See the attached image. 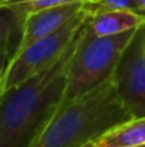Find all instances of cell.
<instances>
[{
	"label": "cell",
	"instance_id": "obj_1",
	"mask_svg": "<svg viewBox=\"0 0 145 147\" xmlns=\"http://www.w3.org/2000/svg\"><path fill=\"white\" fill-rule=\"evenodd\" d=\"M76 40L50 69L1 94L0 147H29L55 114L63 103Z\"/></svg>",
	"mask_w": 145,
	"mask_h": 147
},
{
	"label": "cell",
	"instance_id": "obj_2",
	"mask_svg": "<svg viewBox=\"0 0 145 147\" xmlns=\"http://www.w3.org/2000/svg\"><path fill=\"white\" fill-rule=\"evenodd\" d=\"M131 119L114 79L58 107L29 147H83Z\"/></svg>",
	"mask_w": 145,
	"mask_h": 147
},
{
	"label": "cell",
	"instance_id": "obj_3",
	"mask_svg": "<svg viewBox=\"0 0 145 147\" xmlns=\"http://www.w3.org/2000/svg\"><path fill=\"white\" fill-rule=\"evenodd\" d=\"M138 30L101 37L96 36L87 27L86 22L76 40V47L67 70L64 97L60 106L111 80L124 51Z\"/></svg>",
	"mask_w": 145,
	"mask_h": 147
},
{
	"label": "cell",
	"instance_id": "obj_4",
	"mask_svg": "<svg viewBox=\"0 0 145 147\" xmlns=\"http://www.w3.org/2000/svg\"><path fill=\"white\" fill-rule=\"evenodd\" d=\"M88 16L90 13L86 9L78 17L71 20L61 30L34 42L21 51L14 53L6 67L1 92L6 93L26 83L55 64L78 37Z\"/></svg>",
	"mask_w": 145,
	"mask_h": 147
},
{
	"label": "cell",
	"instance_id": "obj_5",
	"mask_svg": "<svg viewBox=\"0 0 145 147\" xmlns=\"http://www.w3.org/2000/svg\"><path fill=\"white\" fill-rule=\"evenodd\" d=\"M112 79L130 117H145V26L125 49Z\"/></svg>",
	"mask_w": 145,
	"mask_h": 147
},
{
	"label": "cell",
	"instance_id": "obj_6",
	"mask_svg": "<svg viewBox=\"0 0 145 147\" xmlns=\"http://www.w3.org/2000/svg\"><path fill=\"white\" fill-rule=\"evenodd\" d=\"M84 10H86V3H70L27 16L23 22L21 37L14 53L21 51L27 46L33 45L34 42L61 30L65 24L78 17Z\"/></svg>",
	"mask_w": 145,
	"mask_h": 147
},
{
	"label": "cell",
	"instance_id": "obj_7",
	"mask_svg": "<svg viewBox=\"0 0 145 147\" xmlns=\"http://www.w3.org/2000/svg\"><path fill=\"white\" fill-rule=\"evenodd\" d=\"M87 9V4H86ZM88 10V9H87ZM87 27L101 37L117 36L145 26V14L128 10H88Z\"/></svg>",
	"mask_w": 145,
	"mask_h": 147
},
{
	"label": "cell",
	"instance_id": "obj_8",
	"mask_svg": "<svg viewBox=\"0 0 145 147\" xmlns=\"http://www.w3.org/2000/svg\"><path fill=\"white\" fill-rule=\"evenodd\" d=\"M145 146V117H131L121 121L94 140V147Z\"/></svg>",
	"mask_w": 145,
	"mask_h": 147
},
{
	"label": "cell",
	"instance_id": "obj_9",
	"mask_svg": "<svg viewBox=\"0 0 145 147\" xmlns=\"http://www.w3.org/2000/svg\"><path fill=\"white\" fill-rule=\"evenodd\" d=\"M23 19L7 6H0V49L7 47L13 53L17 49L16 37L20 42Z\"/></svg>",
	"mask_w": 145,
	"mask_h": 147
},
{
	"label": "cell",
	"instance_id": "obj_10",
	"mask_svg": "<svg viewBox=\"0 0 145 147\" xmlns=\"http://www.w3.org/2000/svg\"><path fill=\"white\" fill-rule=\"evenodd\" d=\"M70 3H88V1L87 0H10L4 6L16 11L24 22V19L33 13H39L51 7L70 4Z\"/></svg>",
	"mask_w": 145,
	"mask_h": 147
},
{
	"label": "cell",
	"instance_id": "obj_11",
	"mask_svg": "<svg viewBox=\"0 0 145 147\" xmlns=\"http://www.w3.org/2000/svg\"><path fill=\"white\" fill-rule=\"evenodd\" d=\"M88 10H128L145 14L138 0H98L97 3H87Z\"/></svg>",
	"mask_w": 145,
	"mask_h": 147
},
{
	"label": "cell",
	"instance_id": "obj_12",
	"mask_svg": "<svg viewBox=\"0 0 145 147\" xmlns=\"http://www.w3.org/2000/svg\"><path fill=\"white\" fill-rule=\"evenodd\" d=\"M11 56H13V51L10 49H7V47H1V49H0V97H1V94H3L1 86H3L4 71H6V67H7V64H9Z\"/></svg>",
	"mask_w": 145,
	"mask_h": 147
},
{
	"label": "cell",
	"instance_id": "obj_13",
	"mask_svg": "<svg viewBox=\"0 0 145 147\" xmlns=\"http://www.w3.org/2000/svg\"><path fill=\"white\" fill-rule=\"evenodd\" d=\"M138 1H140V4H141V7H142V10L145 13V0H138Z\"/></svg>",
	"mask_w": 145,
	"mask_h": 147
},
{
	"label": "cell",
	"instance_id": "obj_14",
	"mask_svg": "<svg viewBox=\"0 0 145 147\" xmlns=\"http://www.w3.org/2000/svg\"><path fill=\"white\" fill-rule=\"evenodd\" d=\"M10 0H0V6H4V4H7Z\"/></svg>",
	"mask_w": 145,
	"mask_h": 147
},
{
	"label": "cell",
	"instance_id": "obj_15",
	"mask_svg": "<svg viewBox=\"0 0 145 147\" xmlns=\"http://www.w3.org/2000/svg\"><path fill=\"white\" fill-rule=\"evenodd\" d=\"M83 147H94V142H91V143H88V144H86V146Z\"/></svg>",
	"mask_w": 145,
	"mask_h": 147
},
{
	"label": "cell",
	"instance_id": "obj_16",
	"mask_svg": "<svg viewBox=\"0 0 145 147\" xmlns=\"http://www.w3.org/2000/svg\"><path fill=\"white\" fill-rule=\"evenodd\" d=\"M87 1H88V3H97L98 0H87Z\"/></svg>",
	"mask_w": 145,
	"mask_h": 147
},
{
	"label": "cell",
	"instance_id": "obj_17",
	"mask_svg": "<svg viewBox=\"0 0 145 147\" xmlns=\"http://www.w3.org/2000/svg\"><path fill=\"white\" fill-rule=\"evenodd\" d=\"M141 147H145V146H141Z\"/></svg>",
	"mask_w": 145,
	"mask_h": 147
}]
</instances>
